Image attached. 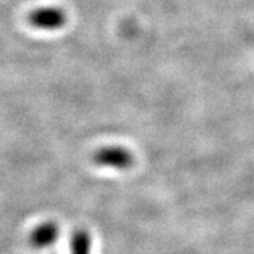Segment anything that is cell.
I'll return each instance as SVG.
<instances>
[{"label":"cell","instance_id":"6da1fadb","mask_svg":"<svg viewBox=\"0 0 254 254\" xmlns=\"http://www.w3.org/2000/svg\"><path fill=\"white\" fill-rule=\"evenodd\" d=\"M93 161L102 167H109L115 170H127L133 165L134 158L127 148L119 145H110V147L99 148L93 155Z\"/></svg>","mask_w":254,"mask_h":254},{"label":"cell","instance_id":"7a4b0ae2","mask_svg":"<svg viewBox=\"0 0 254 254\" xmlns=\"http://www.w3.org/2000/svg\"><path fill=\"white\" fill-rule=\"evenodd\" d=\"M28 23L40 30H58L66 23V13L61 7H40L28 14Z\"/></svg>","mask_w":254,"mask_h":254},{"label":"cell","instance_id":"277c9868","mask_svg":"<svg viewBox=\"0 0 254 254\" xmlns=\"http://www.w3.org/2000/svg\"><path fill=\"white\" fill-rule=\"evenodd\" d=\"M92 239L86 230H76L71 239V254H91Z\"/></svg>","mask_w":254,"mask_h":254},{"label":"cell","instance_id":"3957f363","mask_svg":"<svg viewBox=\"0 0 254 254\" xmlns=\"http://www.w3.org/2000/svg\"><path fill=\"white\" fill-rule=\"evenodd\" d=\"M60 237V227L53 222L37 226L30 235V245L36 249H46L53 246Z\"/></svg>","mask_w":254,"mask_h":254}]
</instances>
